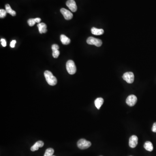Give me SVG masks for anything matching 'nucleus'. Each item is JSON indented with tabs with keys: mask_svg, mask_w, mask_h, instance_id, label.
Listing matches in <instances>:
<instances>
[{
	"mask_svg": "<svg viewBox=\"0 0 156 156\" xmlns=\"http://www.w3.org/2000/svg\"><path fill=\"white\" fill-rule=\"evenodd\" d=\"M44 74L46 80L49 85L54 86L57 84V78L53 75L52 72L47 70L45 71Z\"/></svg>",
	"mask_w": 156,
	"mask_h": 156,
	"instance_id": "1",
	"label": "nucleus"
},
{
	"mask_svg": "<svg viewBox=\"0 0 156 156\" xmlns=\"http://www.w3.org/2000/svg\"><path fill=\"white\" fill-rule=\"evenodd\" d=\"M66 70L68 73L73 75L76 72V68L73 61L69 60L67 61L66 64Z\"/></svg>",
	"mask_w": 156,
	"mask_h": 156,
	"instance_id": "2",
	"label": "nucleus"
},
{
	"mask_svg": "<svg viewBox=\"0 0 156 156\" xmlns=\"http://www.w3.org/2000/svg\"><path fill=\"white\" fill-rule=\"evenodd\" d=\"M91 143L84 139L79 140L77 142L78 147L82 150H84L89 148L91 146Z\"/></svg>",
	"mask_w": 156,
	"mask_h": 156,
	"instance_id": "3",
	"label": "nucleus"
},
{
	"mask_svg": "<svg viewBox=\"0 0 156 156\" xmlns=\"http://www.w3.org/2000/svg\"><path fill=\"white\" fill-rule=\"evenodd\" d=\"M86 42L89 45H93L97 47H101L102 44V41L101 40L92 36L88 38Z\"/></svg>",
	"mask_w": 156,
	"mask_h": 156,
	"instance_id": "4",
	"label": "nucleus"
},
{
	"mask_svg": "<svg viewBox=\"0 0 156 156\" xmlns=\"http://www.w3.org/2000/svg\"><path fill=\"white\" fill-rule=\"evenodd\" d=\"M123 79L127 83L131 84L134 81V74L132 72H126L122 76Z\"/></svg>",
	"mask_w": 156,
	"mask_h": 156,
	"instance_id": "5",
	"label": "nucleus"
},
{
	"mask_svg": "<svg viewBox=\"0 0 156 156\" xmlns=\"http://www.w3.org/2000/svg\"><path fill=\"white\" fill-rule=\"evenodd\" d=\"M137 102V98L135 95H131L128 96L126 99V102L128 105L130 106H133Z\"/></svg>",
	"mask_w": 156,
	"mask_h": 156,
	"instance_id": "6",
	"label": "nucleus"
},
{
	"mask_svg": "<svg viewBox=\"0 0 156 156\" xmlns=\"http://www.w3.org/2000/svg\"><path fill=\"white\" fill-rule=\"evenodd\" d=\"M66 5L73 12H75L77 10V7L74 0H68L66 3Z\"/></svg>",
	"mask_w": 156,
	"mask_h": 156,
	"instance_id": "7",
	"label": "nucleus"
},
{
	"mask_svg": "<svg viewBox=\"0 0 156 156\" xmlns=\"http://www.w3.org/2000/svg\"><path fill=\"white\" fill-rule=\"evenodd\" d=\"M61 13L63 15L65 19L66 20H70L72 19L73 17V14L71 12L65 8H61L60 9Z\"/></svg>",
	"mask_w": 156,
	"mask_h": 156,
	"instance_id": "8",
	"label": "nucleus"
},
{
	"mask_svg": "<svg viewBox=\"0 0 156 156\" xmlns=\"http://www.w3.org/2000/svg\"><path fill=\"white\" fill-rule=\"evenodd\" d=\"M138 143V138L136 135H132L129 139V146L131 148H134Z\"/></svg>",
	"mask_w": 156,
	"mask_h": 156,
	"instance_id": "9",
	"label": "nucleus"
},
{
	"mask_svg": "<svg viewBox=\"0 0 156 156\" xmlns=\"http://www.w3.org/2000/svg\"><path fill=\"white\" fill-rule=\"evenodd\" d=\"M44 145V143L42 141H38L30 148L32 151H38L40 147H43Z\"/></svg>",
	"mask_w": 156,
	"mask_h": 156,
	"instance_id": "10",
	"label": "nucleus"
},
{
	"mask_svg": "<svg viewBox=\"0 0 156 156\" xmlns=\"http://www.w3.org/2000/svg\"><path fill=\"white\" fill-rule=\"evenodd\" d=\"M38 27L39 29V32L40 34L46 33L47 31V26L45 23H41L38 24Z\"/></svg>",
	"mask_w": 156,
	"mask_h": 156,
	"instance_id": "11",
	"label": "nucleus"
},
{
	"mask_svg": "<svg viewBox=\"0 0 156 156\" xmlns=\"http://www.w3.org/2000/svg\"><path fill=\"white\" fill-rule=\"evenodd\" d=\"M91 32L95 35H101L104 34V31L102 29H98L93 27L91 29Z\"/></svg>",
	"mask_w": 156,
	"mask_h": 156,
	"instance_id": "12",
	"label": "nucleus"
},
{
	"mask_svg": "<svg viewBox=\"0 0 156 156\" xmlns=\"http://www.w3.org/2000/svg\"><path fill=\"white\" fill-rule=\"evenodd\" d=\"M104 103L103 98H96V100L95 101V104L96 107L98 109H100L101 106Z\"/></svg>",
	"mask_w": 156,
	"mask_h": 156,
	"instance_id": "13",
	"label": "nucleus"
},
{
	"mask_svg": "<svg viewBox=\"0 0 156 156\" xmlns=\"http://www.w3.org/2000/svg\"><path fill=\"white\" fill-rule=\"evenodd\" d=\"M60 40L63 45H68L70 44L71 42L70 39L63 34H62L60 36Z\"/></svg>",
	"mask_w": 156,
	"mask_h": 156,
	"instance_id": "14",
	"label": "nucleus"
},
{
	"mask_svg": "<svg viewBox=\"0 0 156 156\" xmlns=\"http://www.w3.org/2000/svg\"><path fill=\"white\" fill-rule=\"evenodd\" d=\"M5 10L7 13H8L12 16H15L16 15V12L14 10H13L10 7V5L9 4H7L5 5Z\"/></svg>",
	"mask_w": 156,
	"mask_h": 156,
	"instance_id": "15",
	"label": "nucleus"
},
{
	"mask_svg": "<svg viewBox=\"0 0 156 156\" xmlns=\"http://www.w3.org/2000/svg\"><path fill=\"white\" fill-rule=\"evenodd\" d=\"M144 148L146 149L147 151H153V149H154V147H153V144L150 141H146L145 143V145H144Z\"/></svg>",
	"mask_w": 156,
	"mask_h": 156,
	"instance_id": "16",
	"label": "nucleus"
},
{
	"mask_svg": "<svg viewBox=\"0 0 156 156\" xmlns=\"http://www.w3.org/2000/svg\"><path fill=\"white\" fill-rule=\"evenodd\" d=\"M54 151L53 148H49L46 151L44 156H52L54 154Z\"/></svg>",
	"mask_w": 156,
	"mask_h": 156,
	"instance_id": "17",
	"label": "nucleus"
},
{
	"mask_svg": "<svg viewBox=\"0 0 156 156\" xmlns=\"http://www.w3.org/2000/svg\"><path fill=\"white\" fill-rule=\"evenodd\" d=\"M7 12L6 10L4 9L0 10V17L1 18H4L6 17L7 14Z\"/></svg>",
	"mask_w": 156,
	"mask_h": 156,
	"instance_id": "18",
	"label": "nucleus"
},
{
	"mask_svg": "<svg viewBox=\"0 0 156 156\" xmlns=\"http://www.w3.org/2000/svg\"><path fill=\"white\" fill-rule=\"evenodd\" d=\"M36 23V22H35V20H34V19H33V18L30 19L27 21V23L30 26V27L34 26Z\"/></svg>",
	"mask_w": 156,
	"mask_h": 156,
	"instance_id": "19",
	"label": "nucleus"
},
{
	"mask_svg": "<svg viewBox=\"0 0 156 156\" xmlns=\"http://www.w3.org/2000/svg\"><path fill=\"white\" fill-rule=\"evenodd\" d=\"M60 54L59 50L53 51V56L54 58H57Z\"/></svg>",
	"mask_w": 156,
	"mask_h": 156,
	"instance_id": "20",
	"label": "nucleus"
},
{
	"mask_svg": "<svg viewBox=\"0 0 156 156\" xmlns=\"http://www.w3.org/2000/svg\"><path fill=\"white\" fill-rule=\"evenodd\" d=\"M51 48H52V51H56V50H58L59 49V47L57 44H53V45L52 46Z\"/></svg>",
	"mask_w": 156,
	"mask_h": 156,
	"instance_id": "21",
	"label": "nucleus"
},
{
	"mask_svg": "<svg viewBox=\"0 0 156 156\" xmlns=\"http://www.w3.org/2000/svg\"><path fill=\"white\" fill-rule=\"evenodd\" d=\"M1 45L3 47H5L7 46V43L6 40L4 39H1Z\"/></svg>",
	"mask_w": 156,
	"mask_h": 156,
	"instance_id": "22",
	"label": "nucleus"
},
{
	"mask_svg": "<svg viewBox=\"0 0 156 156\" xmlns=\"http://www.w3.org/2000/svg\"><path fill=\"white\" fill-rule=\"evenodd\" d=\"M16 43V41L15 40H13L10 42V46L11 48H14L15 47V45Z\"/></svg>",
	"mask_w": 156,
	"mask_h": 156,
	"instance_id": "23",
	"label": "nucleus"
},
{
	"mask_svg": "<svg viewBox=\"0 0 156 156\" xmlns=\"http://www.w3.org/2000/svg\"><path fill=\"white\" fill-rule=\"evenodd\" d=\"M152 130L154 132H156V122L154 123L153 125Z\"/></svg>",
	"mask_w": 156,
	"mask_h": 156,
	"instance_id": "24",
	"label": "nucleus"
},
{
	"mask_svg": "<svg viewBox=\"0 0 156 156\" xmlns=\"http://www.w3.org/2000/svg\"><path fill=\"white\" fill-rule=\"evenodd\" d=\"M34 20H35V22L38 23H40V21H41V19L40 18H38V17L34 18Z\"/></svg>",
	"mask_w": 156,
	"mask_h": 156,
	"instance_id": "25",
	"label": "nucleus"
},
{
	"mask_svg": "<svg viewBox=\"0 0 156 156\" xmlns=\"http://www.w3.org/2000/svg\"><path fill=\"white\" fill-rule=\"evenodd\" d=\"M54 156V155H53V156Z\"/></svg>",
	"mask_w": 156,
	"mask_h": 156,
	"instance_id": "26",
	"label": "nucleus"
}]
</instances>
